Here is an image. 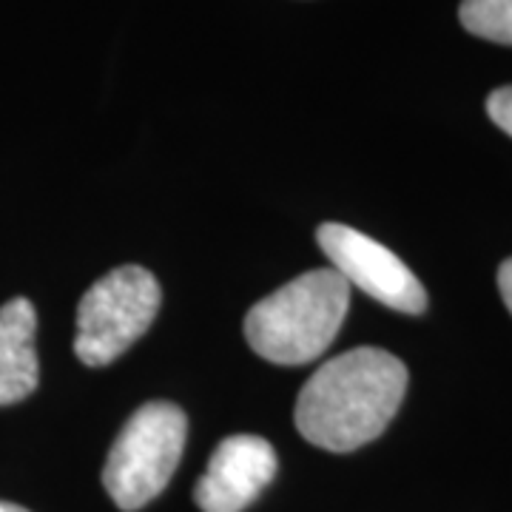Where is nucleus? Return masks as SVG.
Returning <instances> with one entry per match:
<instances>
[{"label":"nucleus","instance_id":"obj_9","mask_svg":"<svg viewBox=\"0 0 512 512\" xmlns=\"http://www.w3.org/2000/svg\"><path fill=\"white\" fill-rule=\"evenodd\" d=\"M487 114L495 126L512 137V86H501L487 97Z\"/></svg>","mask_w":512,"mask_h":512},{"label":"nucleus","instance_id":"obj_3","mask_svg":"<svg viewBox=\"0 0 512 512\" xmlns=\"http://www.w3.org/2000/svg\"><path fill=\"white\" fill-rule=\"evenodd\" d=\"M188 439L183 407L148 402L131 413L103 467V487L120 510H143L168 487Z\"/></svg>","mask_w":512,"mask_h":512},{"label":"nucleus","instance_id":"obj_7","mask_svg":"<svg viewBox=\"0 0 512 512\" xmlns=\"http://www.w3.org/2000/svg\"><path fill=\"white\" fill-rule=\"evenodd\" d=\"M35 305L18 296L0 308V407L23 402L40 382L35 350Z\"/></svg>","mask_w":512,"mask_h":512},{"label":"nucleus","instance_id":"obj_11","mask_svg":"<svg viewBox=\"0 0 512 512\" xmlns=\"http://www.w3.org/2000/svg\"><path fill=\"white\" fill-rule=\"evenodd\" d=\"M0 512H29L18 507V504H9V501H0Z\"/></svg>","mask_w":512,"mask_h":512},{"label":"nucleus","instance_id":"obj_10","mask_svg":"<svg viewBox=\"0 0 512 512\" xmlns=\"http://www.w3.org/2000/svg\"><path fill=\"white\" fill-rule=\"evenodd\" d=\"M498 291H501V299L512 313V259L501 262V268H498Z\"/></svg>","mask_w":512,"mask_h":512},{"label":"nucleus","instance_id":"obj_2","mask_svg":"<svg viewBox=\"0 0 512 512\" xmlns=\"http://www.w3.org/2000/svg\"><path fill=\"white\" fill-rule=\"evenodd\" d=\"M348 308V282L333 268H316L256 302L245 316V339L265 362L308 365L330 348Z\"/></svg>","mask_w":512,"mask_h":512},{"label":"nucleus","instance_id":"obj_4","mask_svg":"<svg viewBox=\"0 0 512 512\" xmlns=\"http://www.w3.org/2000/svg\"><path fill=\"white\" fill-rule=\"evenodd\" d=\"M160 302V282L140 265H123L100 276L77 305V359L86 367L111 365L151 328Z\"/></svg>","mask_w":512,"mask_h":512},{"label":"nucleus","instance_id":"obj_6","mask_svg":"<svg viewBox=\"0 0 512 512\" xmlns=\"http://www.w3.org/2000/svg\"><path fill=\"white\" fill-rule=\"evenodd\" d=\"M276 470L279 458L271 441L251 433L228 436L211 453L194 501L202 512H242L274 481Z\"/></svg>","mask_w":512,"mask_h":512},{"label":"nucleus","instance_id":"obj_1","mask_svg":"<svg viewBox=\"0 0 512 512\" xmlns=\"http://www.w3.org/2000/svg\"><path fill=\"white\" fill-rule=\"evenodd\" d=\"M407 367L382 348H356L330 359L299 390L293 421L302 439L330 453H353L379 439L399 413Z\"/></svg>","mask_w":512,"mask_h":512},{"label":"nucleus","instance_id":"obj_5","mask_svg":"<svg viewBox=\"0 0 512 512\" xmlns=\"http://www.w3.org/2000/svg\"><path fill=\"white\" fill-rule=\"evenodd\" d=\"M316 242L330 259V268L348 285L362 288L376 302L407 316L427 311V291L419 276L382 242L342 222L319 225Z\"/></svg>","mask_w":512,"mask_h":512},{"label":"nucleus","instance_id":"obj_8","mask_svg":"<svg viewBox=\"0 0 512 512\" xmlns=\"http://www.w3.org/2000/svg\"><path fill=\"white\" fill-rule=\"evenodd\" d=\"M458 20L470 35L512 46V0H461Z\"/></svg>","mask_w":512,"mask_h":512}]
</instances>
